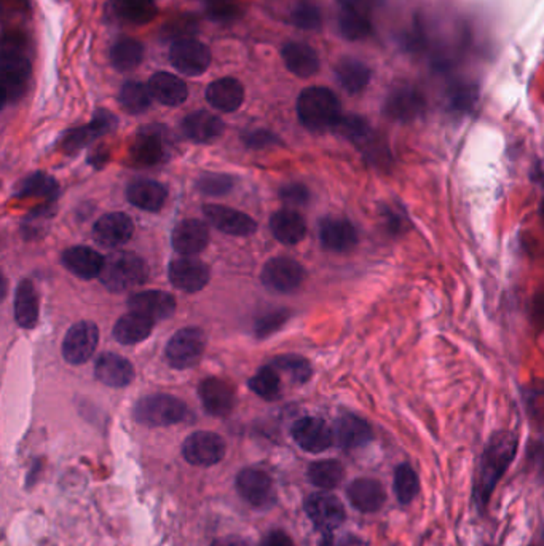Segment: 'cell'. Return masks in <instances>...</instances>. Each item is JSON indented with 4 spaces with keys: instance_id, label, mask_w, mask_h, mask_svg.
Returning <instances> with one entry per match:
<instances>
[{
    "instance_id": "52a82bcc",
    "label": "cell",
    "mask_w": 544,
    "mask_h": 546,
    "mask_svg": "<svg viewBox=\"0 0 544 546\" xmlns=\"http://www.w3.org/2000/svg\"><path fill=\"white\" fill-rule=\"evenodd\" d=\"M305 511L313 525L325 535H331L335 529H339L346 518L343 504L326 490L311 494L305 502Z\"/></svg>"
},
{
    "instance_id": "ba28073f",
    "label": "cell",
    "mask_w": 544,
    "mask_h": 546,
    "mask_svg": "<svg viewBox=\"0 0 544 546\" xmlns=\"http://www.w3.org/2000/svg\"><path fill=\"white\" fill-rule=\"evenodd\" d=\"M236 490L245 502L259 510H267L275 504V483L263 470H241L236 476Z\"/></svg>"
},
{
    "instance_id": "681fc988",
    "label": "cell",
    "mask_w": 544,
    "mask_h": 546,
    "mask_svg": "<svg viewBox=\"0 0 544 546\" xmlns=\"http://www.w3.org/2000/svg\"><path fill=\"white\" fill-rule=\"evenodd\" d=\"M290 310H275V312L267 313L255 321L254 331L257 337H267L270 334L276 333L284 323L290 319Z\"/></svg>"
},
{
    "instance_id": "30bf717a",
    "label": "cell",
    "mask_w": 544,
    "mask_h": 546,
    "mask_svg": "<svg viewBox=\"0 0 544 546\" xmlns=\"http://www.w3.org/2000/svg\"><path fill=\"white\" fill-rule=\"evenodd\" d=\"M99 329L92 321H78L67 331L63 342V358L78 366L92 358L98 347Z\"/></svg>"
},
{
    "instance_id": "603a6c76",
    "label": "cell",
    "mask_w": 544,
    "mask_h": 546,
    "mask_svg": "<svg viewBox=\"0 0 544 546\" xmlns=\"http://www.w3.org/2000/svg\"><path fill=\"white\" fill-rule=\"evenodd\" d=\"M173 248L183 255H200L210 243V230L205 222L198 219H185L179 222L171 237Z\"/></svg>"
},
{
    "instance_id": "8992f818",
    "label": "cell",
    "mask_w": 544,
    "mask_h": 546,
    "mask_svg": "<svg viewBox=\"0 0 544 546\" xmlns=\"http://www.w3.org/2000/svg\"><path fill=\"white\" fill-rule=\"evenodd\" d=\"M206 337L198 327H184L171 337L165 356L171 368L189 369L195 366L205 354Z\"/></svg>"
},
{
    "instance_id": "f1b7e54d",
    "label": "cell",
    "mask_w": 544,
    "mask_h": 546,
    "mask_svg": "<svg viewBox=\"0 0 544 546\" xmlns=\"http://www.w3.org/2000/svg\"><path fill=\"white\" fill-rule=\"evenodd\" d=\"M166 195L168 192L165 185L154 179H136L127 187L128 201L150 213L162 210L166 201Z\"/></svg>"
},
{
    "instance_id": "3957f363",
    "label": "cell",
    "mask_w": 544,
    "mask_h": 546,
    "mask_svg": "<svg viewBox=\"0 0 544 546\" xmlns=\"http://www.w3.org/2000/svg\"><path fill=\"white\" fill-rule=\"evenodd\" d=\"M147 264L139 255L128 251H115L107 255L101 272V282L109 291L123 292L147 282Z\"/></svg>"
},
{
    "instance_id": "7402d4cb",
    "label": "cell",
    "mask_w": 544,
    "mask_h": 546,
    "mask_svg": "<svg viewBox=\"0 0 544 546\" xmlns=\"http://www.w3.org/2000/svg\"><path fill=\"white\" fill-rule=\"evenodd\" d=\"M319 242L334 253H346L358 245V232L350 220L326 218L319 222Z\"/></svg>"
},
{
    "instance_id": "f35d334b",
    "label": "cell",
    "mask_w": 544,
    "mask_h": 546,
    "mask_svg": "<svg viewBox=\"0 0 544 546\" xmlns=\"http://www.w3.org/2000/svg\"><path fill=\"white\" fill-rule=\"evenodd\" d=\"M345 476L343 465L337 461H321L311 463L308 469V479L319 489H335Z\"/></svg>"
},
{
    "instance_id": "5bb4252c",
    "label": "cell",
    "mask_w": 544,
    "mask_h": 546,
    "mask_svg": "<svg viewBox=\"0 0 544 546\" xmlns=\"http://www.w3.org/2000/svg\"><path fill=\"white\" fill-rule=\"evenodd\" d=\"M292 438L300 449L310 454H319L333 446L334 433L319 417H302L292 425Z\"/></svg>"
},
{
    "instance_id": "f6af8a7d",
    "label": "cell",
    "mask_w": 544,
    "mask_h": 546,
    "mask_svg": "<svg viewBox=\"0 0 544 546\" xmlns=\"http://www.w3.org/2000/svg\"><path fill=\"white\" fill-rule=\"evenodd\" d=\"M340 136L346 138L348 141L356 144V148H360L362 142L368 141L370 136L374 135V131L369 127L368 121L361 119L358 115H346L340 117L339 123L334 128Z\"/></svg>"
},
{
    "instance_id": "6125c7cd",
    "label": "cell",
    "mask_w": 544,
    "mask_h": 546,
    "mask_svg": "<svg viewBox=\"0 0 544 546\" xmlns=\"http://www.w3.org/2000/svg\"><path fill=\"white\" fill-rule=\"evenodd\" d=\"M529 546H535V545H529Z\"/></svg>"
},
{
    "instance_id": "11a10c76",
    "label": "cell",
    "mask_w": 544,
    "mask_h": 546,
    "mask_svg": "<svg viewBox=\"0 0 544 546\" xmlns=\"http://www.w3.org/2000/svg\"><path fill=\"white\" fill-rule=\"evenodd\" d=\"M245 142H246L247 148L261 149V148H267V146H272V144H278L280 139L273 133H270V131L257 130V131H253V133L245 136Z\"/></svg>"
},
{
    "instance_id": "6da1fadb",
    "label": "cell",
    "mask_w": 544,
    "mask_h": 546,
    "mask_svg": "<svg viewBox=\"0 0 544 546\" xmlns=\"http://www.w3.org/2000/svg\"><path fill=\"white\" fill-rule=\"evenodd\" d=\"M519 436L516 433L496 432L488 438L474 476L473 500L479 515H486L496 486L516 459Z\"/></svg>"
},
{
    "instance_id": "9f6ffc18",
    "label": "cell",
    "mask_w": 544,
    "mask_h": 546,
    "mask_svg": "<svg viewBox=\"0 0 544 546\" xmlns=\"http://www.w3.org/2000/svg\"><path fill=\"white\" fill-rule=\"evenodd\" d=\"M261 546H294V543L290 539V535H286L281 531H273L263 539Z\"/></svg>"
},
{
    "instance_id": "680465c9",
    "label": "cell",
    "mask_w": 544,
    "mask_h": 546,
    "mask_svg": "<svg viewBox=\"0 0 544 546\" xmlns=\"http://www.w3.org/2000/svg\"><path fill=\"white\" fill-rule=\"evenodd\" d=\"M323 546H346L345 543H335L333 539H331V535H327V540H326Z\"/></svg>"
},
{
    "instance_id": "836d02e7",
    "label": "cell",
    "mask_w": 544,
    "mask_h": 546,
    "mask_svg": "<svg viewBox=\"0 0 544 546\" xmlns=\"http://www.w3.org/2000/svg\"><path fill=\"white\" fill-rule=\"evenodd\" d=\"M270 228L276 240L284 245H297L304 240L307 234L304 218L294 210L276 211L270 219Z\"/></svg>"
},
{
    "instance_id": "7c38bea8",
    "label": "cell",
    "mask_w": 544,
    "mask_h": 546,
    "mask_svg": "<svg viewBox=\"0 0 544 546\" xmlns=\"http://www.w3.org/2000/svg\"><path fill=\"white\" fill-rule=\"evenodd\" d=\"M424 107L426 103L424 94L417 88L409 85L396 86L383 103V114L391 121L409 123L417 121L424 114Z\"/></svg>"
},
{
    "instance_id": "9a60e30c",
    "label": "cell",
    "mask_w": 544,
    "mask_h": 546,
    "mask_svg": "<svg viewBox=\"0 0 544 546\" xmlns=\"http://www.w3.org/2000/svg\"><path fill=\"white\" fill-rule=\"evenodd\" d=\"M117 127V119L109 111H98L93 121L84 127L74 128L64 136L63 150L66 154H76L101 136L111 133Z\"/></svg>"
},
{
    "instance_id": "83f0119b",
    "label": "cell",
    "mask_w": 544,
    "mask_h": 546,
    "mask_svg": "<svg viewBox=\"0 0 544 546\" xmlns=\"http://www.w3.org/2000/svg\"><path fill=\"white\" fill-rule=\"evenodd\" d=\"M335 438L340 447H343L346 451H353L366 446L374 440V432L366 420L361 419L354 414H343L337 420Z\"/></svg>"
},
{
    "instance_id": "7bdbcfd3",
    "label": "cell",
    "mask_w": 544,
    "mask_h": 546,
    "mask_svg": "<svg viewBox=\"0 0 544 546\" xmlns=\"http://www.w3.org/2000/svg\"><path fill=\"white\" fill-rule=\"evenodd\" d=\"M119 101L123 111H127L128 114H142L150 107L152 93L148 90V86L141 82H127L121 86Z\"/></svg>"
},
{
    "instance_id": "44dd1931",
    "label": "cell",
    "mask_w": 544,
    "mask_h": 546,
    "mask_svg": "<svg viewBox=\"0 0 544 546\" xmlns=\"http://www.w3.org/2000/svg\"><path fill=\"white\" fill-rule=\"evenodd\" d=\"M198 395L205 411L214 417H226L235 407V391L228 383L210 377L200 383Z\"/></svg>"
},
{
    "instance_id": "816d5d0a",
    "label": "cell",
    "mask_w": 544,
    "mask_h": 546,
    "mask_svg": "<svg viewBox=\"0 0 544 546\" xmlns=\"http://www.w3.org/2000/svg\"><path fill=\"white\" fill-rule=\"evenodd\" d=\"M476 98H477V94H476L474 86L463 84V85L453 86L449 100H450V106H452L453 111L468 112L474 106Z\"/></svg>"
},
{
    "instance_id": "4dcf8cb0",
    "label": "cell",
    "mask_w": 544,
    "mask_h": 546,
    "mask_svg": "<svg viewBox=\"0 0 544 546\" xmlns=\"http://www.w3.org/2000/svg\"><path fill=\"white\" fill-rule=\"evenodd\" d=\"M281 57L286 67L297 77H313L319 71L318 55L307 43H286L281 50Z\"/></svg>"
},
{
    "instance_id": "cb8c5ba5",
    "label": "cell",
    "mask_w": 544,
    "mask_h": 546,
    "mask_svg": "<svg viewBox=\"0 0 544 546\" xmlns=\"http://www.w3.org/2000/svg\"><path fill=\"white\" fill-rule=\"evenodd\" d=\"M128 309L152 321H160L170 318L176 312V299L163 291L138 292L128 300Z\"/></svg>"
},
{
    "instance_id": "e0dca14e",
    "label": "cell",
    "mask_w": 544,
    "mask_h": 546,
    "mask_svg": "<svg viewBox=\"0 0 544 546\" xmlns=\"http://www.w3.org/2000/svg\"><path fill=\"white\" fill-rule=\"evenodd\" d=\"M203 214L212 226L232 237H249L257 230V222L251 216L222 205L203 206Z\"/></svg>"
},
{
    "instance_id": "ab89813d",
    "label": "cell",
    "mask_w": 544,
    "mask_h": 546,
    "mask_svg": "<svg viewBox=\"0 0 544 546\" xmlns=\"http://www.w3.org/2000/svg\"><path fill=\"white\" fill-rule=\"evenodd\" d=\"M144 59V47L135 39H121L111 50L113 67L121 72L133 71Z\"/></svg>"
},
{
    "instance_id": "277c9868",
    "label": "cell",
    "mask_w": 544,
    "mask_h": 546,
    "mask_svg": "<svg viewBox=\"0 0 544 546\" xmlns=\"http://www.w3.org/2000/svg\"><path fill=\"white\" fill-rule=\"evenodd\" d=\"M187 417V406L171 395H148L136 403L135 419L147 426H170Z\"/></svg>"
},
{
    "instance_id": "d4e9b609",
    "label": "cell",
    "mask_w": 544,
    "mask_h": 546,
    "mask_svg": "<svg viewBox=\"0 0 544 546\" xmlns=\"http://www.w3.org/2000/svg\"><path fill=\"white\" fill-rule=\"evenodd\" d=\"M94 376L107 387L121 389L133 382L135 368L127 358L115 354H103L94 364Z\"/></svg>"
},
{
    "instance_id": "d590c367",
    "label": "cell",
    "mask_w": 544,
    "mask_h": 546,
    "mask_svg": "<svg viewBox=\"0 0 544 546\" xmlns=\"http://www.w3.org/2000/svg\"><path fill=\"white\" fill-rule=\"evenodd\" d=\"M156 321L142 317L139 313L129 312L123 315L113 327V337L115 341L120 342L123 345H133L138 342L146 341L152 329H154Z\"/></svg>"
},
{
    "instance_id": "5b68a950",
    "label": "cell",
    "mask_w": 544,
    "mask_h": 546,
    "mask_svg": "<svg viewBox=\"0 0 544 546\" xmlns=\"http://www.w3.org/2000/svg\"><path fill=\"white\" fill-rule=\"evenodd\" d=\"M2 88H4V104L16 103L22 98L29 77H31V63L22 49L13 43L4 42L2 51Z\"/></svg>"
},
{
    "instance_id": "60d3db41",
    "label": "cell",
    "mask_w": 544,
    "mask_h": 546,
    "mask_svg": "<svg viewBox=\"0 0 544 546\" xmlns=\"http://www.w3.org/2000/svg\"><path fill=\"white\" fill-rule=\"evenodd\" d=\"M115 12L121 20L133 24H147L156 18V0H113Z\"/></svg>"
},
{
    "instance_id": "f5cc1de1",
    "label": "cell",
    "mask_w": 544,
    "mask_h": 546,
    "mask_svg": "<svg viewBox=\"0 0 544 546\" xmlns=\"http://www.w3.org/2000/svg\"><path fill=\"white\" fill-rule=\"evenodd\" d=\"M527 467L540 483H544V443L533 441L527 449Z\"/></svg>"
},
{
    "instance_id": "db71d44e",
    "label": "cell",
    "mask_w": 544,
    "mask_h": 546,
    "mask_svg": "<svg viewBox=\"0 0 544 546\" xmlns=\"http://www.w3.org/2000/svg\"><path fill=\"white\" fill-rule=\"evenodd\" d=\"M280 199L288 205L302 206L310 199L308 189L302 184H288L280 189Z\"/></svg>"
},
{
    "instance_id": "94428289",
    "label": "cell",
    "mask_w": 544,
    "mask_h": 546,
    "mask_svg": "<svg viewBox=\"0 0 544 546\" xmlns=\"http://www.w3.org/2000/svg\"><path fill=\"white\" fill-rule=\"evenodd\" d=\"M541 214H543V218H544V201H543V205H541Z\"/></svg>"
},
{
    "instance_id": "74e56055",
    "label": "cell",
    "mask_w": 544,
    "mask_h": 546,
    "mask_svg": "<svg viewBox=\"0 0 544 546\" xmlns=\"http://www.w3.org/2000/svg\"><path fill=\"white\" fill-rule=\"evenodd\" d=\"M420 478L415 469L404 461L399 463L395 469V476H393V490H395L396 498L399 504L407 506L412 504L418 494H420Z\"/></svg>"
},
{
    "instance_id": "484cf974",
    "label": "cell",
    "mask_w": 544,
    "mask_h": 546,
    "mask_svg": "<svg viewBox=\"0 0 544 546\" xmlns=\"http://www.w3.org/2000/svg\"><path fill=\"white\" fill-rule=\"evenodd\" d=\"M106 257L88 246H72L63 253V264L72 275L92 280L101 275Z\"/></svg>"
},
{
    "instance_id": "8d00e7d4",
    "label": "cell",
    "mask_w": 544,
    "mask_h": 546,
    "mask_svg": "<svg viewBox=\"0 0 544 546\" xmlns=\"http://www.w3.org/2000/svg\"><path fill=\"white\" fill-rule=\"evenodd\" d=\"M14 318L26 329L36 327L39 321V296L29 280H22L14 292Z\"/></svg>"
},
{
    "instance_id": "7dc6e473",
    "label": "cell",
    "mask_w": 544,
    "mask_h": 546,
    "mask_svg": "<svg viewBox=\"0 0 544 546\" xmlns=\"http://www.w3.org/2000/svg\"><path fill=\"white\" fill-rule=\"evenodd\" d=\"M292 22L304 31H315L321 26V12L310 2H302L292 10Z\"/></svg>"
},
{
    "instance_id": "d6986e66",
    "label": "cell",
    "mask_w": 544,
    "mask_h": 546,
    "mask_svg": "<svg viewBox=\"0 0 544 546\" xmlns=\"http://www.w3.org/2000/svg\"><path fill=\"white\" fill-rule=\"evenodd\" d=\"M348 502L360 513H377L387 504V490L383 484L374 478H358L346 488Z\"/></svg>"
},
{
    "instance_id": "d6a6232c",
    "label": "cell",
    "mask_w": 544,
    "mask_h": 546,
    "mask_svg": "<svg viewBox=\"0 0 544 546\" xmlns=\"http://www.w3.org/2000/svg\"><path fill=\"white\" fill-rule=\"evenodd\" d=\"M183 131L192 141L212 142L218 139L224 131V121L218 115L208 111H197L185 117L183 121Z\"/></svg>"
},
{
    "instance_id": "2e32d148",
    "label": "cell",
    "mask_w": 544,
    "mask_h": 546,
    "mask_svg": "<svg viewBox=\"0 0 544 546\" xmlns=\"http://www.w3.org/2000/svg\"><path fill=\"white\" fill-rule=\"evenodd\" d=\"M170 282L184 292H198L210 282V269L206 264L193 257H177L170 264Z\"/></svg>"
},
{
    "instance_id": "ffe728a7",
    "label": "cell",
    "mask_w": 544,
    "mask_h": 546,
    "mask_svg": "<svg viewBox=\"0 0 544 546\" xmlns=\"http://www.w3.org/2000/svg\"><path fill=\"white\" fill-rule=\"evenodd\" d=\"M166 146V135L160 128H142L131 146V160L139 166H154L165 160Z\"/></svg>"
},
{
    "instance_id": "bcb514c9",
    "label": "cell",
    "mask_w": 544,
    "mask_h": 546,
    "mask_svg": "<svg viewBox=\"0 0 544 546\" xmlns=\"http://www.w3.org/2000/svg\"><path fill=\"white\" fill-rule=\"evenodd\" d=\"M276 369L290 372L292 380L296 383H305L311 376L310 363L307 362L302 356L283 355L278 356L272 363Z\"/></svg>"
},
{
    "instance_id": "1f68e13d",
    "label": "cell",
    "mask_w": 544,
    "mask_h": 546,
    "mask_svg": "<svg viewBox=\"0 0 544 546\" xmlns=\"http://www.w3.org/2000/svg\"><path fill=\"white\" fill-rule=\"evenodd\" d=\"M339 28L342 36L348 40H362L372 32V24L362 10V0H343Z\"/></svg>"
},
{
    "instance_id": "8fae6325",
    "label": "cell",
    "mask_w": 544,
    "mask_h": 546,
    "mask_svg": "<svg viewBox=\"0 0 544 546\" xmlns=\"http://www.w3.org/2000/svg\"><path fill=\"white\" fill-rule=\"evenodd\" d=\"M226 451V441L211 432L193 433L183 444L185 461L195 467H211L219 463Z\"/></svg>"
},
{
    "instance_id": "ac0fdd59",
    "label": "cell",
    "mask_w": 544,
    "mask_h": 546,
    "mask_svg": "<svg viewBox=\"0 0 544 546\" xmlns=\"http://www.w3.org/2000/svg\"><path fill=\"white\" fill-rule=\"evenodd\" d=\"M135 232L133 219L125 213H109L99 218L93 228L94 240L107 246V248H117L131 240Z\"/></svg>"
},
{
    "instance_id": "c3c4849f",
    "label": "cell",
    "mask_w": 544,
    "mask_h": 546,
    "mask_svg": "<svg viewBox=\"0 0 544 546\" xmlns=\"http://www.w3.org/2000/svg\"><path fill=\"white\" fill-rule=\"evenodd\" d=\"M197 187L198 191L206 195H224L232 191L234 179L219 173H206L198 179Z\"/></svg>"
},
{
    "instance_id": "f907efd6",
    "label": "cell",
    "mask_w": 544,
    "mask_h": 546,
    "mask_svg": "<svg viewBox=\"0 0 544 546\" xmlns=\"http://www.w3.org/2000/svg\"><path fill=\"white\" fill-rule=\"evenodd\" d=\"M208 13L214 22H230L240 13L235 0H205Z\"/></svg>"
},
{
    "instance_id": "b9f144b4",
    "label": "cell",
    "mask_w": 544,
    "mask_h": 546,
    "mask_svg": "<svg viewBox=\"0 0 544 546\" xmlns=\"http://www.w3.org/2000/svg\"><path fill=\"white\" fill-rule=\"evenodd\" d=\"M58 189L57 181L45 175L42 171H37L22 181L14 197L18 199H32V197H43V199H57Z\"/></svg>"
},
{
    "instance_id": "91938a15",
    "label": "cell",
    "mask_w": 544,
    "mask_h": 546,
    "mask_svg": "<svg viewBox=\"0 0 544 546\" xmlns=\"http://www.w3.org/2000/svg\"><path fill=\"white\" fill-rule=\"evenodd\" d=\"M538 173H540V179H541V183H544V164L541 165V168H540Z\"/></svg>"
},
{
    "instance_id": "4fadbf2b",
    "label": "cell",
    "mask_w": 544,
    "mask_h": 546,
    "mask_svg": "<svg viewBox=\"0 0 544 546\" xmlns=\"http://www.w3.org/2000/svg\"><path fill=\"white\" fill-rule=\"evenodd\" d=\"M304 278V267L290 257H273L262 270V283L276 292L294 291Z\"/></svg>"
},
{
    "instance_id": "9c48e42d",
    "label": "cell",
    "mask_w": 544,
    "mask_h": 546,
    "mask_svg": "<svg viewBox=\"0 0 544 546\" xmlns=\"http://www.w3.org/2000/svg\"><path fill=\"white\" fill-rule=\"evenodd\" d=\"M170 61L181 74L198 77L208 71L211 64V51L205 43L198 42L195 39H179L171 47Z\"/></svg>"
},
{
    "instance_id": "e575fe53",
    "label": "cell",
    "mask_w": 544,
    "mask_h": 546,
    "mask_svg": "<svg viewBox=\"0 0 544 546\" xmlns=\"http://www.w3.org/2000/svg\"><path fill=\"white\" fill-rule=\"evenodd\" d=\"M335 78L340 86L350 93L358 94L362 92L370 82V69L368 64L362 63L356 58H342L335 66Z\"/></svg>"
},
{
    "instance_id": "4316f807",
    "label": "cell",
    "mask_w": 544,
    "mask_h": 546,
    "mask_svg": "<svg viewBox=\"0 0 544 546\" xmlns=\"http://www.w3.org/2000/svg\"><path fill=\"white\" fill-rule=\"evenodd\" d=\"M206 100L220 112H235L245 101V88L236 78H219L208 86Z\"/></svg>"
},
{
    "instance_id": "6f0895ef",
    "label": "cell",
    "mask_w": 544,
    "mask_h": 546,
    "mask_svg": "<svg viewBox=\"0 0 544 546\" xmlns=\"http://www.w3.org/2000/svg\"><path fill=\"white\" fill-rule=\"evenodd\" d=\"M210 546H251L246 540L238 539V537H224L212 542Z\"/></svg>"
},
{
    "instance_id": "f546056e",
    "label": "cell",
    "mask_w": 544,
    "mask_h": 546,
    "mask_svg": "<svg viewBox=\"0 0 544 546\" xmlns=\"http://www.w3.org/2000/svg\"><path fill=\"white\" fill-rule=\"evenodd\" d=\"M148 90L152 98L165 106H181L189 96V90L184 80L173 76L170 72H156L148 80Z\"/></svg>"
},
{
    "instance_id": "7a4b0ae2",
    "label": "cell",
    "mask_w": 544,
    "mask_h": 546,
    "mask_svg": "<svg viewBox=\"0 0 544 546\" xmlns=\"http://www.w3.org/2000/svg\"><path fill=\"white\" fill-rule=\"evenodd\" d=\"M299 121L310 131L334 130L342 117L340 101L335 93L326 86H310L297 100Z\"/></svg>"
},
{
    "instance_id": "ee69618b",
    "label": "cell",
    "mask_w": 544,
    "mask_h": 546,
    "mask_svg": "<svg viewBox=\"0 0 544 546\" xmlns=\"http://www.w3.org/2000/svg\"><path fill=\"white\" fill-rule=\"evenodd\" d=\"M249 389L254 391L257 397L263 398L267 401H275L281 393V380L278 376V369L273 364L259 369L257 374L251 377Z\"/></svg>"
}]
</instances>
